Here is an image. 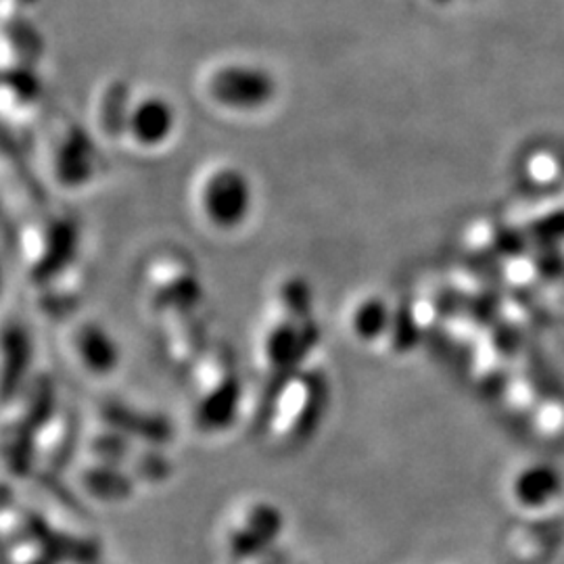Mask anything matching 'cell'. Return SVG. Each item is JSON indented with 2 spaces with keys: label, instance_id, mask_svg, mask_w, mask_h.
<instances>
[{
  "label": "cell",
  "instance_id": "1",
  "mask_svg": "<svg viewBox=\"0 0 564 564\" xmlns=\"http://www.w3.org/2000/svg\"><path fill=\"white\" fill-rule=\"evenodd\" d=\"M256 205L253 182L235 163L209 165L195 184V207L203 223L218 232H237Z\"/></svg>",
  "mask_w": 564,
  "mask_h": 564
},
{
  "label": "cell",
  "instance_id": "2",
  "mask_svg": "<svg viewBox=\"0 0 564 564\" xmlns=\"http://www.w3.org/2000/svg\"><path fill=\"white\" fill-rule=\"evenodd\" d=\"M203 95L220 111L251 116L270 107L279 84L268 67L256 61H220L202 80Z\"/></svg>",
  "mask_w": 564,
  "mask_h": 564
},
{
  "label": "cell",
  "instance_id": "3",
  "mask_svg": "<svg viewBox=\"0 0 564 564\" xmlns=\"http://www.w3.org/2000/svg\"><path fill=\"white\" fill-rule=\"evenodd\" d=\"M147 293L155 310L165 316L172 312L191 314L202 303L203 286L197 270L182 258L153 262L147 274Z\"/></svg>",
  "mask_w": 564,
  "mask_h": 564
},
{
  "label": "cell",
  "instance_id": "4",
  "mask_svg": "<svg viewBox=\"0 0 564 564\" xmlns=\"http://www.w3.org/2000/svg\"><path fill=\"white\" fill-rule=\"evenodd\" d=\"M284 514L272 502H253L241 512V521L230 524L226 533V550L237 561H258L272 552L281 540Z\"/></svg>",
  "mask_w": 564,
  "mask_h": 564
},
{
  "label": "cell",
  "instance_id": "5",
  "mask_svg": "<svg viewBox=\"0 0 564 564\" xmlns=\"http://www.w3.org/2000/svg\"><path fill=\"white\" fill-rule=\"evenodd\" d=\"M178 130V109L162 93H134L123 139L141 151L170 144Z\"/></svg>",
  "mask_w": 564,
  "mask_h": 564
},
{
  "label": "cell",
  "instance_id": "6",
  "mask_svg": "<svg viewBox=\"0 0 564 564\" xmlns=\"http://www.w3.org/2000/svg\"><path fill=\"white\" fill-rule=\"evenodd\" d=\"M209 379L205 381L197 398L195 419L203 429L218 431L228 426L237 416L239 402H241V384L235 366L228 358H214L209 362Z\"/></svg>",
  "mask_w": 564,
  "mask_h": 564
},
{
  "label": "cell",
  "instance_id": "7",
  "mask_svg": "<svg viewBox=\"0 0 564 564\" xmlns=\"http://www.w3.org/2000/svg\"><path fill=\"white\" fill-rule=\"evenodd\" d=\"M99 163V153L95 142L90 141L80 128L63 126L53 139L51 167L55 181L63 186H84L95 176Z\"/></svg>",
  "mask_w": 564,
  "mask_h": 564
},
{
  "label": "cell",
  "instance_id": "8",
  "mask_svg": "<svg viewBox=\"0 0 564 564\" xmlns=\"http://www.w3.org/2000/svg\"><path fill=\"white\" fill-rule=\"evenodd\" d=\"M326 391L323 379H316L314 375H302V379H289L284 384L281 395V408L284 414H279L281 435L303 437L305 433H312V429L318 424L323 416Z\"/></svg>",
  "mask_w": 564,
  "mask_h": 564
},
{
  "label": "cell",
  "instance_id": "9",
  "mask_svg": "<svg viewBox=\"0 0 564 564\" xmlns=\"http://www.w3.org/2000/svg\"><path fill=\"white\" fill-rule=\"evenodd\" d=\"M72 347L90 375L107 377L120 368V345L101 324L82 323L72 337Z\"/></svg>",
  "mask_w": 564,
  "mask_h": 564
},
{
  "label": "cell",
  "instance_id": "10",
  "mask_svg": "<svg viewBox=\"0 0 564 564\" xmlns=\"http://www.w3.org/2000/svg\"><path fill=\"white\" fill-rule=\"evenodd\" d=\"M561 489L563 484L556 470L544 464H535L527 466L521 473L517 470L510 484V496L514 505L523 510H544L556 502Z\"/></svg>",
  "mask_w": 564,
  "mask_h": 564
},
{
  "label": "cell",
  "instance_id": "11",
  "mask_svg": "<svg viewBox=\"0 0 564 564\" xmlns=\"http://www.w3.org/2000/svg\"><path fill=\"white\" fill-rule=\"evenodd\" d=\"M393 326V312L381 295H362L349 312V328L364 343L381 341Z\"/></svg>",
  "mask_w": 564,
  "mask_h": 564
},
{
  "label": "cell",
  "instance_id": "12",
  "mask_svg": "<svg viewBox=\"0 0 564 564\" xmlns=\"http://www.w3.org/2000/svg\"><path fill=\"white\" fill-rule=\"evenodd\" d=\"M132 99L134 90L123 80L102 86L101 95L97 97V121L107 139H123Z\"/></svg>",
  "mask_w": 564,
  "mask_h": 564
},
{
  "label": "cell",
  "instance_id": "13",
  "mask_svg": "<svg viewBox=\"0 0 564 564\" xmlns=\"http://www.w3.org/2000/svg\"><path fill=\"white\" fill-rule=\"evenodd\" d=\"M120 464L97 463L93 470L86 473V481L84 485L101 496V500H121L126 496H130L132 491V481L126 473H121L118 468Z\"/></svg>",
  "mask_w": 564,
  "mask_h": 564
},
{
  "label": "cell",
  "instance_id": "14",
  "mask_svg": "<svg viewBox=\"0 0 564 564\" xmlns=\"http://www.w3.org/2000/svg\"><path fill=\"white\" fill-rule=\"evenodd\" d=\"M93 449H95V454L101 463L118 464L130 454L126 435H121L118 431L111 433V435L109 433L97 435L93 440Z\"/></svg>",
  "mask_w": 564,
  "mask_h": 564
}]
</instances>
